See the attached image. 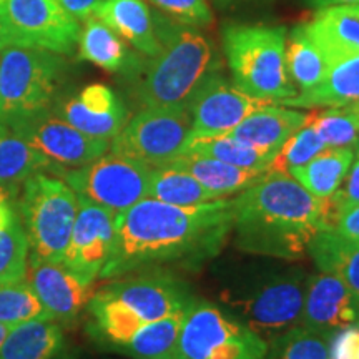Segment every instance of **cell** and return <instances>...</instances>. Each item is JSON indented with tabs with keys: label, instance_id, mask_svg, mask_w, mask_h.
<instances>
[{
	"label": "cell",
	"instance_id": "1",
	"mask_svg": "<svg viewBox=\"0 0 359 359\" xmlns=\"http://www.w3.org/2000/svg\"><path fill=\"white\" fill-rule=\"evenodd\" d=\"M233 223V200L178 206L148 196L115 215L114 245L98 278L168 264L198 269L222 251Z\"/></svg>",
	"mask_w": 359,
	"mask_h": 359
},
{
	"label": "cell",
	"instance_id": "2",
	"mask_svg": "<svg viewBox=\"0 0 359 359\" xmlns=\"http://www.w3.org/2000/svg\"><path fill=\"white\" fill-rule=\"evenodd\" d=\"M233 200L238 248L294 262L311 238L333 230L327 201L313 196L288 172H264Z\"/></svg>",
	"mask_w": 359,
	"mask_h": 359
},
{
	"label": "cell",
	"instance_id": "3",
	"mask_svg": "<svg viewBox=\"0 0 359 359\" xmlns=\"http://www.w3.org/2000/svg\"><path fill=\"white\" fill-rule=\"evenodd\" d=\"M93 293L87 304L90 334L115 351L148 323L183 313L195 302L182 278L163 268H147L118 276Z\"/></svg>",
	"mask_w": 359,
	"mask_h": 359
},
{
	"label": "cell",
	"instance_id": "4",
	"mask_svg": "<svg viewBox=\"0 0 359 359\" xmlns=\"http://www.w3.org/2000/svg\"><path fill=\"white\" fill-rule=\"evenodd\" d=\"M160 50L137 72L135 98L143 109H188L201 82L217 72L213 45L195 27L156 17Z\"/></svg>",
	"mask_w": 359,
	"mask_h": 359
},
{
	"label": "cell",
	"instance_id": "5",
	"mask_svg": "<svg viewBox=\"0 0 359 359\" xmlns=\"http://www.w3.org/2000/svg\"><path fill=\"white\" fill-rule=\"evenodd\" d=\"M223 48L233 83L251 97L283 103L298 90L286 69V30L283 27L228 25Z\"/></svg>",
	"mask_w": 359,
	"mask_h": 359
},
{
	"label": "cell",
	"instance_id": "6",
	"mask_svg": "<svg viewBox=\"0 0 359 359\" xmlns=\"http://www.w3.org/2000/svg\"><path fill=\"white\" fill-rule=\"evenodd\" d=\"M67 62L60 53L11 45L0 52V125H13L53 109Z\"/></svg>",
	"mask_w": 359,
	"mask_h": 359
},
{
	"label": "cell",
	"instance_id": "7",
	"mask_svg": "<svg viewBox=\"0 0 359 359\" xmlns=\"http://www.w3.org/2000/svg\"><path fill=\"white\" fill-rule=\"evenodd\" d=\"M20 222L30 248V259L64 262L79 212V196L64 178L34 175L22 187Z\"/></svg>",
	"mask_w": 359,
	"mask_h": 359
},
{
	"label": "cell",
	"instance_id": "8",
	"mask_svg": "<svg viewBox=\"0 0 359 359\" xmlns=\"http://www.w3.org/2000/svg\"><path fill=\"white\" fill-rule=\"evenodd\" d=\"M268 343L210 302L187 309L173 359H264Z\"/></svg>",
	"mask_w": 359,
	"mask_h": 359
},
{
	"label": "cell",
	"instance_id": "9",
	"mask_svg": "<svg viewBox=\"0 0 359 359\" xmlns=\"http://www.w3.org/2000/svg\"><path fill=\"white\" fill-rule=\"evenodd\" d=\"M190 109H143L111 140L110 150L150 168L167 167L190 137Z\"/></svg>",
	"mask_w": 359,
	"mask_h": 359
},
{
	"label": "cell",
	"instance_id": "10",
	"mask_svg": "<svg viewBox=\"0 0 359 359\" xmlns=\"http://www.w3.org/2000/svg\"><path fill=\"white\" fill-rule=\"evenodd\" d=\"M151 168L114 151L80 168L65 170V183L77 196L118 215L148 198Z\"/></svg>",
	"mask_w": 359,
	"mask_h": 359
},
{
	"label": "cell",
	"instance_id": "11",
	"mask_svg": "<svg viewBox=\"0 0 359 359\" xmlns=\"http://www.w3.org/2000/svg\"><path fill=\"white\" fill-rule=\"evenodd\" d=\"M308 278L302 271L269 276L228 302L250 330L269 343L302 320Z\"/></svg>",
	"mask_w": 359,
	"mask_h": 359
},
{
	"label": "cell",
	"instance_id": "12",
	"mask_svg": "<svg viewBox=\"0 0 359 359\" xmlns=\"http://www.w3.org/2000/svg\"><path fill=\"white\" fill-rule=\"evenodd\" d=\"M0 20L19 47L70 55L79 40V20L55 0H4Z\"/></svg>",
	"mask_w": 359,
	"mask_h": 359
},
{
	"label": "cell",
	"instance_id": "13",
	"mask_svg": "<svg viewBox=\"0 0 359 359\" xmlns=\"http://www.w3.org/2000/svg\"><path fill=\"white\" fill-rule=\"evenodd\" d=\"M11 130L37 148L52 163L65 170L92 163L110 148V140L88 137L62 120L53 110L27 118Z\"/></svg>",
	"mask_w": 359,
	"mask_h": 359
},
{
	"label": "cell",
	"instance_id": "14",
	"mask_svg": "<svg viewBox=\"0 0 359 359\" xmlns=\"http://www.w3.org/2000/svg\"><path fill=\"white\" fill-rule=\"evenodd\" d=\"M269 103L275 102L251 97L235 83L228 82L223 75L213 72L201 82L188 105L191 114L188 138L230 133L246 116Z\"/></svg>",
	"mask_w": 359,
	"mask_h": 359
},
{
	"label": "cell",
	"instance_id": "15",
	"mask_svg": "<svg viewBox=\"0 0 359 359\" xmlns=\"http://www.w3.org/2000/svg\"><path fill=\"white\" fill-rule=\"evenodd\" d=\"M115 235V213L79 196V212L64 263L72 273L93 283L110 257Z\"/></svg>",
	"mask_w": 359,
	"mask_h": 359
},
{
	"label": "cell",
	"instance_id": "16",
	"mask_svg": "<svg viewBox=\"0 0 359 359\" xmlns=\"http://www.w3.org/2000/svg\"><path fill=\"white\" fill-rule=\"evenodd\" d=\"M55 114L80 132L102 140H114L128 122V110L110 87L92 83L79 95L58 102Z\"/></svg>",
	"mask_w": 359,
	"mask_h": 359
},
{
	"label": "cell",
	"instance_id": "17",
	"mask_svg": "<svg viewBox=\"0 0 359 359\" xmlns=\"http://www.w3.org/2000/svg\"><path fill=\"white\" fill-rule=\"evenodd\" d=\"M25 278L45 311L55 321H74L93 296V283L72 273L64 263L30 259Z\"/></svg>",
	"mask_w": 359,
	"mask_h": 359
},
{
	"label": "cell",
	"instance_id": "18",
	"mask_svg": "<svg viewBox=\"0 0 359 359\" xmlns=\"http://www.w3.org/2000/svg\"><path fill=\"white\" fill-rule=\"evenodd\" d=\"M302 326L333 336L359 325V302L339 278L318 273L308 278Z\"/></svg>",
	"mask_w": 359,
	"mask_h": 359
},
{
	"label": "cell",
	"instance_id": "19",
	"mask_svg": "<svg viewBox=\"0 0 359 359\" xmlns=\"http://www.w3.org/2000/svg\"><path fill=\"white\" fill-rule=\"evenodd\" d=\"M304 122H306V114L303 111L269 103L246 116L243 122L238 123L226 135L255 148L259 154L275 158L286 140L298 132Z\"/></svg>",
	"mask_w": 359,
	"mask_h": 359
},
{
	"label": "cell",
	"instance_id": "20",
	"mask_svg": "<svg viewBox=\"0 0 359 359\" xmlns=\"http://www.w3.org/2000/svg\"><path fill=\"white\" fill-rule=\"evenodd\" d=\"M304 27L330 65L359 55V4L320 8Z\"/></svg>",
	"mask_w": 359,
	"mask_h": 359
},
{
	"label": "cell",
	"instance_id": "21",
	"mask_svg": "<svg viewBox=\"0 0 359 359\" xmlns=\"http://www.w3.org/2000/svg\"><path fill=\"white\" fill-rule=\"evenodd\" d=\"M93 15L138 52L148 57L158 53L161 43L156 35L155 17L145 0H102Z\"/></svg>",
	"mask_w": 359,
	"mask_h": 359
},
{
	"label": "cell",
	"instance_id": "22",
	"mask_svg": "<svg viewBox=\"0 0 359 359\" xmlns=\"http://www.w3.org/2000/svg\"><path fill=\"white\" fill-rule=\"evenodd\" d=\"M298 109H343L359 107V55L330 65L326 77L316 87L298 92L281 103Z\"/></svg>",
	"mask_w": 359,
	"mask_h": 359
},
{
	"label": "cell",
	"instance_id": "23",
	"mask_svg": "<svg viewBox=\"0 0 359 359\" xmlns=\"http://www.w3.org/2000/svg\"><path fill=\"white\" fill-rule=\"evenodd\" d=\"M39 173L64 177L65 168L57 167L29 142L0 125V188L13 198L27 180Z\"/></svg>",
	"mask_w": 359,
	"mask_h": 359
},
{
	"label": "cell",
	"instance_id": "24",
	"mask_svg": "<svg viewBox=\"0 0 359 359\" xmlns=\"http://www.w3.org/2000/svg\"><path fill=\"white\" fill-rule=\"evenodd\" d=\"M79 57L111 74H137L140 69L138 58L132 55L127 43L109 25L95 15L85 19V25L79 32Z\"/></svg>",
	"mask_w": 359,
	"mask_h": 359
},
{
	"label": "cell",
	"instance_id": "25",
	"mask_svg": "<svg viewBox=\"0 0 359 359\" xmlns=\"http://www.w3.org/2000/svg\"><path fill=\"white\" fill-rule=\"evenodd\" d=\"M308 253L321 273L339 278L359 302V243L334 230H321L309 241Z\"/></svg>",
	"mask_w": 359,
	"mask_h": 359
},
{
	"label": "cell",
	"instance_id": "26",
	"mask_svg": "<svg viewBox=\"0 0 359 359\" xmlns=\"http://www.w3.org/2000/svg\"><path fill=\"white\" fill-rule=\"evenodd\" d=\"M168 165L185 170L193 178L198 180L206 190L212 191L217 198H226L235 193H241L264 173L259 170L238 168L223 163V161L198 155H180Z\"/></svg>",
	"mask_w": 359,
	"mask_h": 359
},
{
	"label": "cell",
	"instance_id": "27",
	"mask_svg": "<svg viewBox=\"0 0 359 359\" xmlns=\"http://www.w3.org/2000/svg\"><path fill=\"white\" fill-rule=\"evenodd\" d=\"M64 348V330L53 320L15 325L0 348V359H55Z\"/></svg>",
	"mask_w": 359,
	"mask_h": 359
},
{
	"label": "cell",
	"instance_id": "28",
	"mask_svg": "<svg viewBox=\"0 0 359 359\" xmlns=\"http://www.w3.org/2000/svg\"><path fill=\"white\" fill-rule=\"evenodd\" d=\"M353 160V148H326L306 165L290 168L288 173L313 196L326 200L343 185Z\"/></svg>",
	"mask_w": 359,
	"mask_h": 359
},
{
	"label": "cell",
	"instance_id": "29",
	"mask_svg": "<svg viewBox=\"0 0 359 359\" xmlns=\"http://www.w3.org/2000/svg\"><path fill=\"white\" fill-rule=\"evenodd\" d=\"M185 313L148 323L115 351L130 359H173Z\"/></svg>",
	"mask_w": 359,
	"mask_h": 359
},
{
	"label": "cell",
	"instance_id": "30",
	"mask_svg": "<svg viewBox=\"0 0 359 359\" xmlns=\"http://www.w3.org/2000/svg\"><path fill=\"white\" fill-rule=\"evenodd\" d=\"M286 69L299 92L316 87L330 70L325 53L309 37L304 24L294 27L290 39H286Z\"/></svg>",
	"mask_w": 359,
	"mask_h": 359
},
{
	"label": "cell",
	"instance_id": "31",
	"mask_svg": "<svg viewBox=\"0 0 359 359\" xmlns=\"http://www.w3.org/2000/svg\"><path fill=\"white\" fill-rule=\"evenodd\" d=\"M182 155H198L223 161L238 168L259 170L266 172L271 167L273 158L259 154L258 150L238 142L230 135H215V137L188 138Z\"/></svg>",
	"mask_w": 359,
	"mask_h": 359
},
{
	"label": "cell",
	"instance_id": "32",
	"mask_svg": "<svg viewBox=\"0 0 359 359\" xmlns=\"http://www.w3.org/2000/svg\"><path fill=\"white\" fill-rule=\"evenodd\" d=\"M148 196L178 206H193L218 200L190 173H187L185 170L170 167V165L161 168H151Z\"/></svg>",
	"mask_w": 359,
	"mask_h": 359
},
{
	"label": "cell",
	"instance_id": "33",
	"mask_svg": "<svg viewBox=\"0 0 359 359\" xmlns=\"http://www.w3.org/2000/svg\"><path fill=\"white\" fill-rule=\"evenodd\" d=\"M331 334L293 326L268 343L264 359H331Z\"/></svg>",
	"mask_w": 359,
	"mask_h": 359
},
{
	"label": "cell",
	"instance_id": "34",
	"mask_svg": "<svg viewBox=\"0 0 359 359\" xmlns=\"http://www.w3.org/2000/svg\"><path fill=\"white\" fill-rule=\"evenodd\" d=\"M306 123L316 130L326 148H356L359 145L358 107L313 110Z\"/></svg>",
	"mask_w": 359,
	"mask_h": 359
},
{
	"label": "cell",
	"instance_id": "35",
	"mask_svg": "<svg viewBox=\"0 0 359 359\" xmlns=\"http://www.w3.org/2000/svg\"><path fill=\"white\" fill-rule=\"evenodd\" d=\"M29 241L15 215L6 228L0 230V286L15 285L25 280L29 268Z\"/></svg>",
	"mask_w": 359,
	"mask_h": 359
},
{
	"label": "cell",
	"instance_id": "36",
	"mask_svg": "<svg viewBox=\"0 0 359 359\" xmlns=\"http://www.w3.org/2000/svg\"><path fill=\"white\" fill-rule=\"evenodd\" d=\"M30 320H52L32 286L25 280L15 285L0 286V323L15 326Z\"/></svg>",
	"mask_w": 359,
	"mask_h": 359
},
{
	"label": "cell",
	"instance_id": "37",
	"mask_svg": "<svg viewBox=\"0 0 359 359\" xmlns=\"http://www.w3.org/2000/svg\"><path fill=\"white\" fill-rule=\"evenodd\" d=\"M323 150H326V145L323 143L320 135L316 133V130L311 125L304 122L303 127L291 135L285 145L281 147V150L273 158L269 168L288 172L290 168L306 165L309 160L320 155Z\"/></svg>",
	"mask_w": 359,
	"mask_h": 359
},
{
	"label": "cell",
	"instance_id": "38",
	"mask_svg": "<svg viewBox=\"0 0 359 359\" xmlns=\"http://www.w3.org/2000/svg\"><path fill=\"white\" fill-rule=\"evenodd\" d=\"M150 4L177 24L196 29L213 22L212 8L206 0H150Z\"/></svg>",
	"mask_w": 359,
	"mask_h": 359
},
{
	"label": "cell",
	"instance_id": "39",
	"mask_svg": "<svg viewBox=\"0 0 359 359\" xmlns=\"http://www.w3.org/2000/svg\"><path fill=\"white\" fill-rule=\"evenodd\" d=\"M326 201L327 208H330L331 226H334L336 218L339 217L341 212L351 208L354 205H359V154H356V151H354V160L343 185L336 190L334 195L326 198Z\"/></svg>",
	"mask_w": 359,
	"mask_h": 359
},
{
	"label": "cell",
	"instance_id": "40",
	"mask_svg": "<svg viewBox=\"0 0 359 359\" xmlns=\"http://www.w3.org/2000/svg\"><path fill=\"white\" fill-rule=\"evenodd\" d=\"M330 353L331 359H359V325L334 333Z\"/></svg>",
	"mask_w": 359,
	"mask_h": 359
},
{
	"label": "cell",
	"instance_id": "41",
	"mask_svg": "<svg viewBox=\"0 0 359 359\" xmlns=\"http://www.w3.org/2000/svg\"><path fill=\"white\" fill-rule=\"evenodd\" d=\"M333 230L339 236L359 243V205H354L351 208L341 212L339 217L336 218Z\"/></svg>",
	"mask_w": 359,
	"mask_h": 359
},
{
	"label": "cell",
	"instance_id": "42",
	"mask_svg": "<svg viewBox=\"0 0 359 359\" xmlns=\"http://www.w3.org/2000/svg\"><path fill=\"white\" fill-rule=\"evenodd\" d=\"M77 20H85L93 15L102 0H55Z\"/></svg>",
	"mask_w": 359,
	"mask_h": 359
},
{
	"label": "cell",
	"instance_id": "43",
	"mask_svg": "<svg viewBox=\"0 0 359 359\" xmlns=\"http://www.w3.org/2000/svg\"><path fill=\"white\" fill-rule=\"evenodd\" d=\"M306 2L316 8H325L333 6H346V4H359V0H306Z\"/></svg>",
	"mask_w": 359,
	"mask_h": 359
},
{
	"label": "cell",
	"instance_id": "44",
	"mask_svg": "<svg viewBox=\"0 0 359 359\" xmlns=\"http://www.w3.org/2000/svg\"><path fill=\"white\" fill-rule=\"evenodd\" d=\"M11 45H12L11 35H8L6 25H4V22L0 20V52H2L4 48L11 47Z\"/></svg>",
	"mask_w": 359,
	"mask_h": 359
},
{
	"label": "cell",
	"instance_id": "45",
	"mask_svg": "<svg viewBox=\"0 0 359 359\" xmlns=\"http://www.w3.org/2000/svg\"><path fill=\"white\" fill-rule=\"evenodd\" d=\"M12 327H13L12 325H6V323H0V348H2L4 341L7 339V336H8V333H11Z\"/></svg>",
	"mask_w": 359,
	"mask_h": 359
},
{
	"label": "cell",
	"instance_id": "46",
	"mask_svg": "<svg viewBox=\"0 0 359 359\" xmlns=\"http://www.w3.org/2000/svg\"><path fill=\"white\" fill-rule=\"evenodd\" d=\"M354 151H356V154H359V145H358L356 148H354Z\"/></svg>",
	"mask_w": 359,
	"mask_h": 359
},
{
	"label": "cell",
	"instance_id": "47",
	"mask_svg": "<svg viewBox=\"0 0 359 359\" xmlns=\"http://www.w3.org/2000/svg\"><path fill=\"white\" fill-rule=\"evenodd\" d=\"M2 2H4V0H0V6H2Z\"/></svg>",
	"mask_w": 359,
	"mask_h": 359
},
{
	"label": "cell",
	"instance_id": "48",
	"mask_svg": "<svg viewBox=\"0 0 359 359\" xmlns=\"http://www.w3.org/2000/svg\"><path fill=\"white\" fill-rule=\"evenodd\" d=\"M358 116H359V107H358Z\"/></svg>",
	"mask_w": 359,
	"mask_h": 359
}]
</instances>
